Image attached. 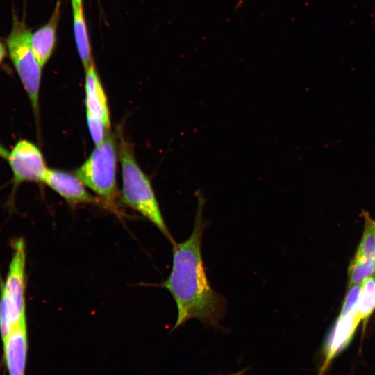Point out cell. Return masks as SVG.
<instances>
[{
	"label": "cell",
	"instance_id": "9c48e42d",
	"mask_svg": "<svg viewBox=\"0 0 375 375\" xmlns=\"http://www.w3.org/2000/svg\"><path fill=\"white\" fill-rule=\"evenodd\" d=\"M58 194L72 205L95 203L98 199L92 196L76 176L66 172L48 169L43 179Z\"/></svg>",
	"mask_w": 375,
	"mask_h": 375
},
{
	"label": "cell",
	"instance_id": "ffe728a7",
	"mask_svg": "<svg viewBox=\"0 0 375 375\" xmlns=\"http://www.w3.org/2000/svg\"><path fill=\"white\" fill-rule=\"evenodd\" d=\"M248 370H249V368H244L237 372H235L233 374H228V375H244Z\"/></svg>",
	"mask_w": 375,
	"mask_h": 375
},
{
	"label": "cell",
	"instance_id": "2e32d148",
	"mask_svg": "<svg viewBox=\"0 0 375 375\" xmlns=\"http://www.w3.org/2000/svg\"><path fill=\"white\" fill-rule=\"evenodd\" d=\"M87 121L94 143L96 146L99 145L105 140L107 135L106 129L108 128L100 119L88 114H87Z\"/></svg>",
	"mask_w": 375,
	"mask_h": 375
},
{
	"label": "cell",
	"instance_id": "8fae6325",
	"mask_svg": "<svg viewBox=\"0 0 375 375\" xmlns=\"http://www.w3.org/2000/svg\"><path fill=\"white\" fill-rule=\"evenodd\" d=\"M85 72L86 114L100 119L109 128L110 115L107 99L94 63Z\"/></svg>",
	"mask_w": 375,
	"mask_h": 375
},
{
	"label": "cell",
	"instance_id": "7a4b0ae2",
	"mask_svg": "<svg viewBox=\"0 0 375 375\" xmlns=\"http://www.w3.org/2000/svg\"><path fill=\"white\" fill-rule=\"evenodd\" d=\"M122 166V197L126 204L152 222L174 244L148 177L136 162L130 146L123 139L119 144Z\"/></svg>",
	"mask_w": 375,
	"mask_h": 375
},
{
	"label": "cell",
	"instance_id": "8992f818",
	"mask_svg": "<svg viewBox=\"0 0 375 375\" xmlns=\"http://www.w3.org/2000/svg\"><path fill=\"white\" fill-rule=\"evenodd\" d=\"M7 159L13 173L15 184L43 181L48 169L42 152L31 142L26 140L17 142Z\"/></svg>",
	"mask_w": 375,
	"mask_h": 375
},
{
	"label": "cell",
	"instance_id": "6da1fadb",
	"mask_svg": "<svg viewBox=\"0 0 375 375\" xmlns=\"http://www.w3.org/2000/svg\"><path fill=\"white\" fill-rule=\"evenodd\" d=\"M205 200L198 195L193 230L185 241L173 244L172 267L162 286L172 295L177 307L173 330L191 319L204 326L220 328L225 316L226 301L211 287L201 253L203 231L208 225L203 218Z\"/></svg>",
	"mask_w": 375,
	"mask_h": 375
},
{
	"label": "cell",
	"instance_id": "ac0fdd59",
	"mask_svg": "<svg viewBox=\"0 0 375 375\" xmlns=\"http://www.w3.org/2000/svg\"><path fill=\"white\" fill-rule=\"evenodd\" d=\"M6 56L5 44L0 40V64L2 63Z\"/></svg>",
	"mask_w": 375,
	"mask_h": 375
},
{
	"label": "cell",
	"instance_id": "3957f363",
	"mask_svg": "<svg viewBox=\"0 0 375 375\" xmlns=\"http://www.w3.org/2000/svg\"><path fill=\"white\" fill-rule=\"evenodd\" d=\"M31 33L24 17L12 12L11 31L6 40L9 57L26 91L35 114L38 113L42 67L31 47Z\"/></svg>",
	"mask_w": 375,
	"mask_h": 375
},
{
	"label": "cell",
	"instance_id": "ba28073f",
	"mask_svg": "<svg viewBox=\"0 0 375 375\" xmlns=\"http://www.w3.org/2000/svg\"><path fill=\"white\" fill-rule=\"evenodd\" d=\"M360 321L358 315V306L353 312L339 316L324 344L325 358L318 375H324L333 358L347 347Z\"/></svg>",
	"mask_w": 375,
	"mask_h": 375
},
{
	"label": "cell",
	"instance_id": "44dd1931",
	"mask_svg": "<svg viewBox=\"0 0 375 375\" xmlns=\"http://www.w3.org/2000/svg\"><path fill=\"white\" fill-rule=\"evenodd\" d=\"M72 1H74L78 4H82V0H72Z\"/></svg>",
	"mask_w": 375,
	"mask_h": 375
},
{
	"label": "cell",
	"instance_id": "4fadbf2b",
	"mask_svg": "<svg viewBox=\"0 0 375 375\" xmlns=\"http://www.w3.org/2000/svg\"><path fill=\"white\" fill-rule=\"evenodd\" d=\"M374 272L375 258L356 254L348 269L349 286L362 285Z\"/></svg>",
	"mask_w": 375,
	"mask_h": 375
},
{
	"label": "cell",
	"instance_id": "277c9868",
	"mask_svg": "<svg viewBox=\"0 0 375 375\" xmlns=\"http://www.w3.org/2000/svg\"><path fill=\"white\" fill-rule=\"evenodd\" d=\"M116 167L115 139L107 133L103 142L96 146L75 174L84 185L112 206L117 194Z\"/></svg>",
	"mask_w": 375,
	"mask_h": 375
},
{
	"label": "cell",
	"instance_id": "52a82bcc",
	"mask_svg": "<svg viewBox=\"0 0 375 375\" xmlns=\"http://www.w3.org/2000/svg\"><path fill=\"white\" fill-rule=\"evenodd\" d=\"M3 341V360L8 375H25L28 356L26 319L16 324Z\"/></svg>",
	"mask_w": 375,
	"mask_h": 375
},
{
	"label": "cell",
	"instance_id": "7c38bea8",
	"mask_svg": "<svg viewBox=\"0 0 375 375\" xmlns=\"http://www.w3.org/2000/svg\"><path fill=\"white\" fill-rule=\"evenodd\" d=\"M74 35L77 51L85 69L93 62L91 46L82 4L72 1Z\"/></svg>",
	"mask_w": 375,
	"mask_h": 375
},
{
	"label": "cell",
	"instance_id": "d6986e66",
	"mask_svg": "<svg viewBox=\"0 0 375 375\" xmlns=\"http://www.w3.org/2000/svg\"><path fill=\"white\" fill-rule=\"evenodd\" d=\"M8 154H9V152H8L6 149L0 144V156L3 158L7 159Z\"/></svg>",
	"mask_w": 375,
	"mask_h": 375
},
{
	"label": "cell",
	"instance_id": "e0dca14e",
	"mask_svg": "<svg viewBox=\"0 0 375 375\" xmlns=\"http://www.w3.org/2000/svg\"><path fill=\"white\" fill-rule=\"evenodd\" d=\"M350 287L340 314L341 316L353 312L358 306L362 285H353Z\"/></svg>",
	"mask_w": 375,
	"mask_h": 375
},
{
	"label": "cell",
	"instance_id": "30bf717a",
	"mask_svg": "<svg viewBox=\"0 0 375 375\" xmlns=\"http://www.w3.org/2000/svg\"><path fill=\"white\" fill-rule=\"evenodd\" d=\"M60 13V0H58L48 22L31 34L32 49L42 67L49 60L55 49Z\"/></svg>",
	"mask_w": 375,
	"mask_h": 375
},
{
	"label": "cell",
	"instance_id": "5bb4252c",
	"mask_svg": "<svg viewBox=\"0 0 375 375\" xmlns=\"http://www.w3.org/2000/svg\"><path fill=\"white\" fill-rule=\"evenodd\" d=\"M375 309V281L368 278L362 285L358 303V315L360 320H366Z\"/></svg>",
	"mask_w": 375,
	"mask_h": 375
},
{
	"label": "cell",
	"instance_id": "9a60e30c",
	"mask_svg": "<svg viewBox=\"0 0 375 375\" xmlns=\"http://www.w3.org/2000/svg\"><path fill=\"white\" fill-rule=\"evenodd\" d=\"M357 255L375 258V221L365 212V228Z\"/></svg>",
	"mask_w": 375,
	"mask_h": 375
},
{
	"label": "cell",
	"instance_id": "5b68a950",
	"mask_svg": "<svg viewBox=\"0 0 375 375\" xmlns=\"http://www.w3.org/2000/svg\"><path fill=\"white\" fill-rule=\"evenodd\" d=\"M25 249L23 240L14 244V253L0 300V333L2 340L12 328L26 319L25 315Z\"/></svg>",
	"mask_w": 375,
	"mask_h": 375
}]
</instances>
